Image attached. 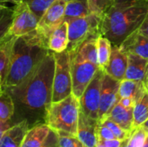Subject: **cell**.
<instances>
[{
  "label": "cell",
  "mask_w": 148,
  "mask_h": 147,
  "mask_svg": "<svg viewBox=\"0 0 148 147\" xmlns=\"http://www.w3.org/2000/svg\"><path fill=\"white\" fill-rule=\"evenodd\" d=\"M54 53L49 50L40 64L18 85L5 89L13 98L15 105L30 113L44 115L52 102L55 73Z\"/></svg>",
  "instance_id": "cell-1"
},
{
  "label": "cell",
  "mask_w": 148,
  "mask_h": 147,
  "mask_svg": "<svg viewBox=\"0 0 148 147\" xmlns=\"http://www.w3.org/2000/svg\"><path fill=\"white\" fill-rule=\"evenodd\" d=\"M147 11V1L115 3L101 16V34L113 45L120 46L127 36L139 29Z\"/></svg>",
  "instance_id": "cell-2"
},
{
  "label": "cell",
  "mask_w": 148,
  "mask_h": 147,
  "mask_svg": "<svg viewBox=\"0 0 148 147\" xmlns=\"http://www.w3.org/2000/svg\"><path fill=\"white\" fill-rule=\"evenodd\" d=\"M49 52L48 43L39 36L36 30L26 36L16 37L3 88L20 84L40 64Z\"/></svg>",
  "instance_id": "cell-3"
},
{
  "label": "cell",
  "mask_w": 148,
  "mask_h": 147,
  "mask_svg": "<svg viewBox=\"0 0 148 147\" xmlns=\"http://www.w3.org/2000/svg\"><path fill=\"white\" fill-rule=\"evenodd\" d=\"M79 114L80 101L71 94L60 101L51 102L43 120L57 134L76 136Z\"/></svg>",
  "instance_id": "cell-4"
},
{
  "label": "cell",
  "mask_w": 148,
  "mask_h": 147,
  "mask_svg": "<svg viewBox=\"0 0 148 147\" xmlns=\"http://www.w3.org/2000/svg\"><path fill=\"white\" fill-rule=\"evenodd\" d=\"M101 16L90 13L86 16L76 18L67 23L69 37L67 51L69 53L74 52L88 38L101 35Z\"/></svg>",
  "instance_id": "cell-5"
},
{
  "label": "cell",
  "mask_w": 148,
  "mask_h": 147,
  "mask_svg": "<svg viewBox=\"0 0 148 147\" xmlns=\"http://www.w3.org/2000/svg\"><path fill=\"white\" fill-rule=\"evenodd\" d=\"M54 57L56 66L53 79L52 102H56L72 94V77L69 53L67 50L61 53H54Z\"/></svg>",
  "instance_id": "cell-6"
},
{
  "label": "cell",
  "mask_w": 148,
  "mask_h": 147,
  "mask_svg": "<svg viewBox=\"0 0 148 147\" xmlns=\"http://www.w3.org/2000/svg\"><path fill=\"white\" fill-rule=\"evenodd\" d=\"M69 55L72 77V94L80 100L100 67L97 63L81 56L77 52H71L69 53Z\"/></svg>",
  "instance_id": "cell-7"
},
{
  "label": "cell",
  "mask_w": 148,
  "mask_h": 147,
  "mask_svg": "<svg viewBox=\"0 0 148 147\" xmlns=\"http://www.w3.org/2000/svg\"><path fill=\"white\" fill-rule=\"evenodd\" d=\"M39 18L23 2L13 8V18L5 36L19 37L36 30Z\"/></svg>",
  "instance_id": "cell-8"
},
{
  "label": "cell",
  "mask_w": 148,
  "mask_h": 147,
  "mask_svg": "<svg viewBox=\"0 0 148 147\" xmlns=\"http://www.w3.org/2000/svg\"><path fill=\"white\" fill-rule=\"evenodd\" d=\"M103 75L104 71L99 68L79 100L81 112L97 120H99L101 88Z\"/></svg>",
  "instance_id": "cell-9"
},
{
  "label": "cell",
  "mask_w": 148,
  "mask_h": 147,
  "mask_svg": "<svg viewBox=\"0 0 148 147\" xmlns=\"http://www.w3.org/2000/svg\"><path fill=\"white\" fill-rule=\"evenodd\" d=\"M66 1L55 0L38 21L36 33L47 43L50 34L64 21Z\"/></svg>",
  "instance_id": "cell-10"
},
{
  "label": "cell",
  "mask_w": 148,
  "mask_h": 147,
  "mask_svg": "<svg viewBox=\"0 0 148 147\" xmlns=\"http://www.w3.org/2000/svg\"><path fill=\"white\" fill-rule=\"evenodd\" d=\"M121 81H118L104 72L99 108V120L104 117L120 101L119 87Z\"/></svg>",
  "instance_id": "cell-11"
},
{
  "label": "cell",
  "mask_w": 148,
  "mask_h": 147,
  "mask_svg": "<svg viewBox=\"0 0 148 147\" xmlns=\"http://www.w3.org/2000/svg\"><path fill=\"white\" fill-rule=\"evenodd\" d=\"M97 120L85 115L80 110L76 137L86 147H95L97 145Z\"/></svg>",
  "instance_id": "cell-12"
},
{
  "label": "cell",
  "mask_w": 148,
  "mask_h": 147,
  "mask_svg": "<svg viewBox=\"0 0 148 147\" xmlns=\"http://www.w3.org/2000/svg\"><path fill=\"white\" fill-rule=\"evenodd\" d=\"M127 67V54L124 53L119 46L112 44V50L109 61L103 71L111 77L122 81Z\"/></svg>",
  "instance_id": "cell-13"
},
{
  "label": "cell",
  "mask_w": 148,
  "mask_h": 147,
  "mask_svg": "<svg viewBox=\"0 0 148 147\" xmlns=\"http://www.w3.org/2000/svg\"><path fill=\"white\" fill-rule=\"evenodd\" d=\"M119 47L126 54H133L148 59V37L138 29L127 36Z\"/></svg>",
  "instance_id": "cell-14"
},
{
  "label": "cell",
  "mask_w": 148,
  "mask_h": 147,
  "mask_svg": "<svg viewBox=\"0 0 148 147\" xmlns=\"http://www.w3.org/2000/svg\"><path fill=\"white\" fill-rule=\"evenodd\" d=\"M28 129L29 122L26 119L13 124L3 133L0 140V147H22Z\"/></svg>",
  "instance_id": "cell-15"
},
{
  "label": "cell",
  "mask_w": 148,
  "mask_h": 147,
  "mask_svg": "<svg viewBox=\"0 0 148 147\" xmlns=\"http://www.w3.org/2000/svg\"><path fill=\"white\" fill-rule=\"evenodd\" d=\"M102 118H107L121 127L133 133V123H134V108H127L121 106L119 102ZM101 118V119H102Z\"/></svg>",
  "instance_id": "cell-16"
},
{
  "label": "cell",
  "mask_w": 148,
  "mask_h": 147,
  "mask_svg": "<svg viewBox=\"0 0 148 147\" xmlns=\"http://www.w3.org/2000/svg\"><path fill=\"white\" fill-rule=\"evenodd\" d=\"M51 129L46 123L37 124L29 128L22 147H42L47 141Z\"/></svg>",
  "instance_id": "cell-17"
},
{
  "label": "cell",
  "mask_w": 148,
  "mask_h": 147,
  "mask_svg": "<svg viewBox=\"0 0 148 147\" xmlns=\"http://www.w3.org/2000/svg\"><path fill=\"white\" fill-rule=\"evenodd\" d=\"M148 67V59L136 55L127 54V67L125 78L142 81Z\"/></svg>",
  "instance_id": "cell-18"
},
{
  "label": "cell",
  "mask_w": 148,
  "mask_h": 147,
  "mask_svg": "<svg viewBox=\"0 0 148 147\" xmlns=\"http://www.w3.org/2000/svg\"><path fill=\"white\" fill-rule=\"evenodd\" d=\"M16 37L5 36L0 41V87L3 88L10 61L12 47Z\"/></svg>",
  "instance_id": "cell-19"
},
{
  "label": "cell",
  "mask_w": 148,
  "mask_h": 147,
  "mask_svg": "<svg viewBox=\"0 0 148 147\" xmlns=\"http://www.w3.org/2000/svg\"><path fill=\"white\" fill-rule=\"evenodd\" d=\"M68 43V23L63 22L50 34L48 39V48L54 53H61L67 50Z\"/></svg>",
  "instance_id": "cell-20"
},
{
  "label": "cell",
  "mask_w": 148,
  "mask_h": 147,
  "mask_svg": "<svg viewBox=\"0 0 148 147\" xmlns=\"http://www.w3.org/2000/svg\"><path fill=\"white\" fill-rule=\"evenodd\" d=\"M145 88L142 81L123 79L120 82L119 87V97L121 98H132L136 102L144 94Z\"/></svg>",
  "instance_id": "cell-21"
},
{
  "label": "cell",
  "mask_w": 148,
  "mask_h": 147,
  "mask_svg": "<svg viewBox=\"0 0 148 147\" xmlns=\"http://www.w3.org/2000/svg\"><path fill=\"white\" fill-rule=\"evenodd\" d=\"M89 14L88 1L69 0L66 3L64 11V22L69 23L74 19L86 16Z\"/></svg>",
  "instance_id": "cell-22"
},
{
  "label": "cell",
  "mask_w": 148,
  "mask_h": 147,
  "mask_svg": "<svg viewBox=\"0 0 148 147\" xmlns=\"http://www.w3.org/2000/svg\"><path fill=\"white\" fill-rule=\"evenodd\" d=\"M96 50H97V62L102 70L107 66L112 50L111 42L102 35L96 38Z\"/></svg>",
  "instance_id": "cell-23"
},
{
  "label": "cell",
  "mask_w": 148,
  "mask_h": 147,
  "mask_svg": "<svg viewBox=\"0 0 148 147\" xmlns=\"http://www.w3.org/2000/svg\"><path fill=\"white\" fill-rule=\"evenodd\" d=\"M148 119V92L145 90L144 94L137 101L134 107V123L133 131L139 127Z\"/></svg>",
  "instance_id": "cell-24"
},
{
  "label": "cell",
  "mask_w": 148,
  "mask_h": 147,
  "mask_svg": "<svg viewBox=\"0 0 148 147\" xmlns=\"http://www.w3.org/2000/svg\"><path fill=\"white\" fill-rule=\"evenodd\" d=\"M15 102L9 92L3 88L0 92V121L11 120L15 113Z\"/></svg>",
  "instance_id": "cell-25"
},
{
  "label": "cell",
  "mask_w": 148,
  "mask_h": 147,
  "mask_svg": "<svg viewBox=\"0 0 148 147\" xmlns=\"http://www.w3.org/2000/svg\"><path fill=\"white\" fill-rule=\"evenodd\" d=\"M13 18V8L6 5H0V41H2L11 24Z\"/></svg>",
  "instance_id": "cell-26"
},
{
  "label": "cell",
  "mask_w": 148,
  "mask_h": 147,
  "mask_svg": "<svg viewBox=\"0 0 148 147\" xmlns=\"http://www.w3.org/2000/svg\"><path fill=\"white\" fill-rule=\"evenodd\" d=\"M98 123L109 128L113 132V133L114 134V136L117 139L126 140L127 139H128L130 137V135L132 133L128 131H126L125 129L121 127L118 124H116L115 122H114L107 118H102V119L98 120Z\"/></svg>",
  "instance_id": "cell-27"
},
{
  "label": "cell",
  "mask_w": 148,
  "mask_h": 147,
  "mask_svg": "<svg viewBox=\"0 0 148 147\" xmlns=\"http://www.w3.org/2000/svg\"><path fill=\"white\" fill-rule=\"evenodd\" d=\"M114 3V0H88L89 13L102 16Z\"/></svg>",
  "instance_id": "cell-28"
},
{
  "label": "cell",
  "mask_w": 148,
  "mask_h": 147,
  "mask_svg": "<svg viewBox=\"0 0 148 147\" xmlns=\"http://www.w3.org/2000/svg\"><path fill=\"white\" fill-rule=\"evenodd\" d=\"M148 137V133L139 126L135 128L128 138L127 146L128 147H143Z\"/></svg>",
  "instance_id": "cell-29"
},
{
  "label": "cell",
  "mask_w": 148,
  "mask_h": 147,
  "mask_svg": "<svg viewBox=\"0 0 148 147\" xmlns=\"http://www.w3.org/2000/svg\"><path fill=\"white\" fill-rule=\"evenodd\" d=\"M55 0H23L40 19Z\"/></svg>",
  "instance_id": "cell-30"
},
{
  "label": "cell",
  "mask_w": 148,
  "mask_h": 147,
  "mask_svg": "<svg viewBox=\"0 0 148 147\" xmlns=\"http://www.w3.org/2000/svg\"><path fill=\"white\" fill-rule=\"evenodd\" d=\"M58 135L59 147H86L76 136Z\"/></svg>",
  "instance_id": "cell-31"
},
{
  "label": "cell",
  "mask_w": 148,
  "mask_h": 147,
  "mask_svg": "<svg viewBox=\"0 0 148 147\" xmlns=\"http://www.w3.org/2000/svg\"><path fill=\"white\" fill-rule=\"evenodd\" d=\"M97 138H98V140L116 139L114 134L109 128H108L107 126H102L99 123L97 125Z\"/></svg>",
  "instance_id": "cell-32"
},
{
  "label": "cell",
  "mask_w": 148,
  "mask_h": 147,
  "mask_svg": "<svg viewBox=\"0 0 148 147\" xmlns=\"http://www.w3.org/2000/svg\"><path fill=\"white\" fill-rule=\"evenodd\" d=\"M42 147H59L58 145V135L56 132L51 130L47 141Z\"/></svg>",
  "instance_id": "cell-33"
},
{
  "label": "cell",
  "mask_w": 148,
  "mask_h": 147,
  "mask_svg": "<svg viewBox=\"0 0 148 147\" xmlns=\"http://www.w3.org/2000/svg\"><path fill=\"white\" fill-rule=\"evenodd\" d=\"M98 142H101L106 147H121L124 140L114 139H101V140H98Z\"/></svg>",
  "instance_id": "cell-34"
},
{
  "label": "cell",
  "mask_w": 148,
  "mask_h": 147,
  "mask_svg": "<svg viewBox=\"0 0 148 147\" xmlns=\"http://www.w3.org/2000/svg\"><path fill=\"white\" fill-rule=\"evenodd\" d=\"M118 102L127 108H134L136 104V101L132 98H121Z\"/></svg>",
  "instance_id": "cell-35"
},
{
  "label": "cell",
  "mask_w": 148,
  "mask_h": 147,
  "mask_svg": "<svg viewBox=\"0 0 148 147\" xmlns=\"http://www.w3.org/2000/svg\"><path fill=\"white\" fill-rule=\"evenodd\" d=\"M138 30L142 34L144 35L145 36L148 37V11L142 22V23L140 24V26L139 27Z\"/></svg>",
  "instance_id": "cell-36"
},
{
  "label": "cell",
  "mask_w": 148,
  "mask_h": 147,
  "mask_svg": "<svg viewBox=\"0 0 148 147\" xmlns=\"http://www.w3.org/2000/svg\"><path fill=\"white\" fill-rule=\"evenodd\" d=\"M13 125L11 120L9 121H0V140L3 135V133Z\"/></svg>",
  "instance_id": "cell-37"
},
{
  "label": "cell",
  "mask_w": 148,
  "mask_h": 147,
  "mask_svg": "<svg viewBox=\"0 0 148 147\" xmlns=\"http://www.w3.org/2000/svg\"><path fill=\"white\" fill-rule=\"evenodd\" d=\"M142 83H143V86H144L145 90H146L147 92H148V67L147 71H146L144 79H143V81H142Z\"/></svg>",
  "instance_id": "cell-38"
},
{
  "label": "cell",
  "mask_w": 148,
  "mask_h": 147,
  "mask_svg": "<svg viewBox=\"0 0 148 147\" xmlns=\"http://www.w3.org/2000/svg\"><path fill=\"white\" fill-rule=\"evenodd\" d=\"M21 2H23V0H0V5H3L5 3H12L16 5L20 3Z\"/></svg>",
  "instance_id": "cell-39"
},
{
  "label": "cell",
  "mask_w": 148,
  "mask_h": 147,
  "mask_svg": "<svg viewBox=\"0 0 148 147\" xmlns=\"http://www.w3.org/2000/svg\"><path fill=\"white\" fill-rule=\"evenodd\" d=\"M140 126V127H142L143 129H145V130H146V131L148 133V119L147 120H145V121H144V122H143Z\"/></svg>",
  "instance_id": "cell-40"
},
{
  "label": "cell",
  "mask_w": 148,
  "mask_h": 147,
  "mask_svg": "<svg viewBox=\"0 0 148 147\" xmlns=\"http://www.w3.org/2000/svg\"><path fill=\"white\" fill-rule=\"evenodd\" d=\"M127 1H135V0H114V3H121V2H127ZM143 1H147L148 2V0H143Z\"/></svg>",
  "instance_id": "cell-41"
},
{
  "label": "cell",
  "mask_w": 148,
  "mask_h": 147,
  "mask_svg": "<svg viewBox=\"0 0 148 147\" xmlns=\"http://www.w3.org/2000/svg\"><path fill=\"white\" fill-rule=\"evenodd\" d=\"M127 142H128V139H127L126 140H124V142H123L121 147H128L127 146Z\"/></svg>",
  "instance_id": "cell-42"
},
{
  "label": "cell",
  "mask_w": 148,
  "mask_h": 147,
  "mask_svg": "<svg viewBox=\"0 0 148 147\" xmlns=\"http://www.w3.org/2000/svg\"><path fill=\"white\" fill-rule=\"evenodd\" d=\"M95 147H106V146H105L103 144H101V142H98V143H97V145L95 146Z\"/></svg>",
  "instance_id": "cell-43"
},
{
  "label": "cell",
  "mask_w": 148,
  "mask_h": 147,
  "mask_svg": "<svg viewBox=\"0 0 148 147\" xmlns=\"http://www.w3.org/2000/svg\"><path fill=\"white\" fill-rule=\"evenodd\" d=\"M143 147H148V137L147 139V141H146V143H145V145H144V146Z\"/></svg>",
  "instance_id": "cell-44"
},
{
  "label": "cell",
  "mask_w": 148,
  "mask_h": 147,
  "mask_svg": "<svg viewBox=\"0 0 148 147\" xmlns=\"http://www.w3.org/2000/svg\"><path fill=\"white\" fill-rule=\"evenodd\" d=\"M2 89H3V88H1V87H0V92H1V90H2Z\"/></svg>",
  "instance_id": "cell-45"
},
{
  "label": "cell",
  "mask_w": 148,
  "mask_h": 147,
  "mask_svg": "<svg viewBox=\"0 0 148 147\" xmlns=\"http://www.w3.org/2000/svg\"><path fill=\"white\" fill-rule=\"evenodd\" d=\"M64 1H66V2H68V1H69V0H64Z\"/></svg>",
  "instance_id": "cell-46"
},
{
  "label": "cell",
  "mask_w": 148,
  "mask_h": 147,
  "mask_svg": "<svg viewBox=\"0 0 148 147\" xmlns=\"http://www.w3.org/2000/svg\"><path fill=\"white\" fill-rule=\"evenodd\" d=\"M86 1H88V0H86Z\"/></svg>",
  "instance_id": "cell-47"
}]
</instances>
